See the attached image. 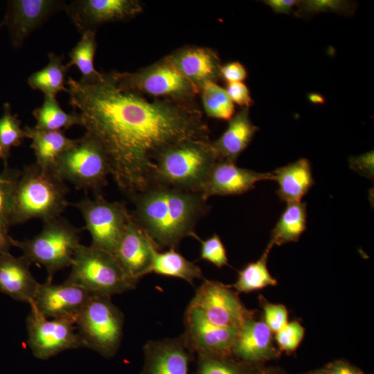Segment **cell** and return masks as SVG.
Wrapping results in <instances>:
<instances>
[{"mask_svg": "<svg viewBox=\"0 0 374 374\" xmlns=\"http://www.w3.org/2000/svg\"><path fill=\"white\" fill-rule=\"evenodd\" d=\"M30 265L22 256L0 255V292L18 301L33 302L39 283L30 270Z\"/></svg>", "mask_w": 374, "mask_h": 374, "instance_id": "obj_21", "label": "cell"}, {"mask_svg": "<svg viewBox=\"0 0 374 374\" xmlns=\"http://www.w3.org/2000/svg\"><path fill=\"white\" fill-rule=\"evenodd\" d=\"M271 331L265 322L247 320L238 330L232 353L244 361L265 356L271 345Z\"/></svg>", "mask_w": 374, "mask_h": 374, "instance_id": "obj_25", "label": "cell"}, {"mask_svg": "<svg viewBox=\"0 0 374 374\" xmlns=\"http://www.w3.org/2000/svg\"><path fill=\"white\" fill-rule=\"evenodd\" d=\"M167 58L199 90L205 82H215L220 77V57L209 48L185 47L170 54Z\"/></svg>", "mask_w": 374, "mask_h": 374, "instance_id": "obj_20", "label": "cell"}, {"mask_svg": "<svg viewBox=\"0 0 374 374\" xmlns=\"http://www.w3.org/2000/svg\"><path fill=\"white\" fill-rule=\"evenodd\" d=\"M65 5L54 0L9 1L3 19L13 47L19 48L33 31L53 14L64 9Z\"/></svg>", "mask_w": 374, "mask_h": 374, "instance_id": "obj_16", "label": "cell"}, {"mask_svg": "<svg viewBox=\"0 0 374 374\" xmlns=\"http://www.w3.org/2000/svg\"><path fill=\"white\" fill-rule=\"evenodd\" d=\"M82 213L91 237V247L112 254L124 233L130 213L123 204L108 202L101 195L74 204Z\"/></svg>", "mask_w": 374, "mask_h": 374, "instance_id": "obj_10", "label": "cell"}, {"mask_svg": "<svg viewBox=\"0 0 374 374\" xmlns=\"http://www.w3.org/2000/svg\"><path fill=\"white\" fill-rule=\"evenodd\" d=\"M330 374H356V373L348 366L338 365L331 371Z\"/></svg>", "mask_w": 374, "mask_h": 374, "instance_id": "obj_45", "label": "cell"}, {"mask_svg": "<svg viewBox=\"0 0 374 374\" xmlns=\"http://www.w3.org/2000/svg\"><path fill=\"white\" fill-rule=\"evenodd\" d=\"M112 75L120 89L154 98L193 100L200 92L167 57L135 72H112Z\"/></svg>", "mask_w": 374, "mask_h": 374, "instance_id": "obj_9", "label": "cell"}, {"mask_svg": "<svg viewBox=\"0 0 374 374\" xmlns=\"http://www.w3.org/2000/svg\"><path fill=\"white\" fill-rule=\"evenodd\" d=\"M10 226L8 223L0 221V255L10 253V248L13 247V238L8 233Z\"/></svg>", "mask_w": 374, "mask_h": 374, "instance_id": "obj_44", "label": "cell"}, {"mask_svg": "<svg viewBox=\"0 0 374 374\" xmlns=\"http://www.w3.org/2000/svg\"><path fill=\"white\" fill-rule=\"evenodd\" d=\"M217 160L211 140L177 144L165 150L157 159L153 185L202 194Z\"/></svg>", "mask_w": 374, "mask_h": 374, "instance_id": "obj_4", "label": "cell"}, {"mask_svg": "<svg viewBox=\"0 0 374 374\" xmlns=\"http://www.w3.org/2000/svg\"><path fill=\"white\" fill-rule=\"evenodd\" d=\"M225 90L233 104L236 103L242 108H249L253 104L249 90L243 82H227Z\"/></svg>", "mask_w": 374, "mask_h": 374, "instance_id": "obj_40", "label": "cell"}, {"mask_svg": "<svg viewBox=\"0 0 374 374\" xmlns=\"http://www.w3.org/2000/svg\"><path fill=\"white\" fill-rule=\"evenodd\" d=\"M273 180L271 172H258L217 160L212 168L202 195L207 199L215 195H235L248 192L260 181Z\"/></svg>", "mask_w": 374, "mask_h": 374, "instance_id": "obj_19", "label": "cell"}, {"mask_svg": "<svg viewBox=\"0 0 374 374\" xmlns=\"http://www.w3.org/2000/svg\"><path fill=\"white\" fill-rule=\"evenodd\" d=\"M196 239L201 243L200 258L202 260H206L219 268L228 265L226 251L218 235L215 233L204 240L199 237Z\"/></svg>", "mask_w": 374, "mask_h": 374, "instance_id": "obj_37", "label": "cell"}, {"mask_svg": "<svg viewBox=\"0 0 374 374\" xmlns=\"http://www.w3.org/2000/svg\"><path fill=\"white\" fill-rule=\"evenodd\" d=\"M80 244V231L60 217L44 222L42 231L30 239L12 240L13 247L19 248L30 264L46 269L51 281L57 271L71 267Z\"/></svg>", "mask_w": 374, "mask_h": 374, "instance_id": "obj_5", "label": "cell"}, {"mask_svg": "<svg viewBox=\"0 0 374 374\" xmlns=\"http://www.w3.org/2000/svg\"><path fill=\"white\" fill-rule=\"evenodd\" d=\"M26 317L28 344L33 355L47 359L63 351L84 347L72 319H48L30 305Z\"/></svg>", "mask_w": 374, "mask_h": 374, "instance_id": "obj_11", "label": "cell"}, {"mask_svg": "<svg viewBox=\"0 0 374 374\" xmlns=\"http://www.w3.org/2000/svg\"><path fill=\"white\" fill-rule=\"evenodd\" d=\"M133 220L158 248L175 249L185 238H197L195 228L208 210L200 193L152 185L130 199Z\"/></svg>", "mask_w": 374, "mask_h": 374, "instance_id": "obj_2", "label": "cell"}, {"mask_svg": "<svg viewBox=\"0 0 374 374\" xmlns=\"http://www.w3.org/2000/svg\"><path fill=\"white\" fill-rule=\"evenodd\" d=\"M55 172L64 180L71 182L76 188L92 190L101 195L110 175L107 158L91 136L85 134L57 159Z\"/></svg>", "mask_w": 374, "mask_h": 374, "instance_id": "obj_8", "label": "cell"}, {"mask_svg": "<svg viewBox=\"0 0 374 374\" xmlns=\"http://www.w3.org/2000/svg\"><path fill=\"white\" fill-rule=\"evenodd\" d=\"M304 335V329L301 325L293 321L285 324L276 332V340L281 348L287 351L295 350Z\"/></svg>", "mask_w": 374, "mask_h": 374, "instance_id": "obj_38", "label": "cell"}, {"mask_svg": "<svg viewBox=\"0 0 374 374\" xmlns=\"http://www.w3.org/2000/svg\"><path fill=\"white\" fill-rule=\"evenodd\" d=\"M71 270L65 280L87 291L112 296L136 287L114 254L91 246L80 244L74 254Z\"/></svg>", "mask_w": 374, "mask_h": 374, "instance_id": "obj_6", "label": "cell"}, {"mask_svg": "<svg viewBox=\"0 0 374 374\" xmlns=\"http://www.w3.org/2000/svg\"><path fill=\"white\" fill-rule=\"evenodd\" d=\"M48 58L49 62L44 68L29 76L28 83L33 89L42 91L44 96L56 97L57 93L67 91L65 78L69 67L63 64L62 55L51 53Z\"/></svg>", "mask_w": 374, "mask_h": 374, "instance_id": "obj_28", "label": "cell"}, {"mask_svg": "<svg viewBox=\"0 0 374 374\" xmlns=\"http://www.w3.org/2000/svg\"><path fill=\"white\" fill-rule=\"evenodd\" d=\"M271 173L273 181L278 184V196L287 203L301 202L314 183L310 163L304 158L278 168Z\"/></svg>", "mask_w": 374, "mask_h": 374, "instance_id": "obj_23", "label": "cell"}, {"mask_svg": "<svg viewBox=\"0 0 374 374\" xmlns=\"http://www.w3.org/2000/svg\"><path fill=\"white\" fill-rule=\"evenodd\" d=\"M96 48V32L89 30L82 33L81 39L69 53L70 61L66 66L69 68L75 66L82 73L80 80L82 82H93L102 75L93 65Z\"/></svg>", "mask_w": 374, "mask_h": 374, "instance_id": "obj_30", "label": "cell"}, {"mask_svg": "<svg viewBox=\"0 0 374 374\" xmlns=\"http://www.w3.org/2000/svg\"><path fill=\"white\" fill-rule=\"evenodd\" d=\"M0 158L3 160V155L1 149L0 148Z\"/></svg>", "mask_w": 374, "mask_h": 374, "instance_id": "obj_48", "label": "cell"}, {"mask_svg": "<svg viewBox=\"0 0 374 374\" xmlns=\"http://www.w3.org/2000/svg\"><path fill=\"white\" fill-rule=\"evenodd\" d=\"M296 12L301 15H312L319 12H332L339 14H350L354 6L347 1L340 0H308L299 2Z\"/></svg>", "mask_w": 374, "mask_h": 374, "instance_id": "obj_35", "label": "cell"}, {"mask_svg": "<svg viewBox=\"0 0 374 374\" xmlns=\"http://www.w3.org/2000/svg\"><path fill=\"white\" fill-rule=\"evenodd\" d=\"M24 128L32 139L35 163L48 170H55L57 159L75 140L67 138L63 131H44L28 125Z\"/></svg>", "mask_w": 374, "mask_h": 374, "instance_id": "obj_24", "label": "cell"}, {"mask_svg": "<svg viewBox=\"0 0 374 374\" xmlns=\"http://www.w3.org/2000/svg\"><path fill=\"white\" fill-rule=\"evenodd\" d=\"M224 356L197 355V374H244Z\"/></svg>", "mask_w": 374, "mask_h": 374, "instance_id": "obj_36", "label": "cell"}, {"mask_svg": "<svg viewBox=\"0 0 374 374\" xmlns=\"http://www.w3.org/2000/svg\"><path fill=\"white\" fill-rule=\"evenodd\" d=\"M21 125L17 115L12 114L10 105L4 103L3 114L0 117V148L3 152L5 168L8 167L11 148L20 145L25 139H29L28 132L21 128Z\"/></svg>", "mask_w": 374, "mask_h": 374, "instance_id": "obj_33", "label": "cell"}, {"mask_svg": "<svg viewBox=\"0 0 374 374\" xmlns=\"http://www.w3.org/2000/svg\"><path fill=\"white\" fill-rule=\"evenodd\" d=\"M351 168L368 177L373 175V152H369L350 159Z\"/></svg>", "mask_w": 374, "mask_h": 374, "instance_id": "obj_42", "label": "cell"}, {"mask_svg": "<svg viewBox=\"0 0 374 374\" xmlns=\"http://www.w3.org/2000/svg\"><path fill=\"white\" fill-rule=\"evenodd\" d=\"M186 346L197 355L224 356L232 353L238 331L214 325L198 308L188 304L184 314Z\"/></svg>", "mask_w": 374, "mask_h": 374, "instance_id": "obj_13", "label": "cell"}, {"mask_svg": "<svg viewBox=\"0 0 374 374\" xmlns=\"http://www.w3.org/2000/svg\"><path fill=\"white\" fill-rule=\"evenodd\" d=\"M69 103L81 126L104 151L118 188L130 199L153 185L162 152L193 140H210L193 100L148 99L120 89L109 73L93 82L69 78Z\"/></svg>", "mask_w": 374, "mask_h": 374, "instance_id": "obj_1", "label": "cell"}, {"mask_svg": "<svg viewBox=\"0 0 374 374\" xmlns=\"http://www.w3.org/2000/svg\"><path fill=\"white\" fill-rule=\"evenodd\" d=\"M5 26V23H4V21L3 19H2L0 22V29Z\"/></svg>", "mask_w": 374, "mask_h": 374, "instance_id": "obj_47", "label": "cell"}, {"mask_svg": "<svg viewBox=\"0 0 374 374\" xmlns=\"http://www.w3.org/2000/svg\"><path fill=\"white\" fill-rule=\"evenodd\" d=\"M93 294L66 281L55 285L46 280L39 283L34 299L29 305L46 318L76 321L78 313Z\"/></svg>", "mask_w": 374, "mask_h": 374, "instance_id": "obj_15", "label": "cell"}, {"mask_svg": "<svg viewBox=\"0 0 374 374\" xmlns=\"http://www.w3.org/2000/svg\"><path fill=\"white\" fill-rule=\"evenodd\" d=\"M143 350L144 363L141 374H189L193 353L182 336L149 341Z\"/></svg>", "mask_w": 374, "mask_h": 374, "instance_id": "obj_18", "label": "cell"}, {"mask_svg": "<svg viewBox=\"0 0 374 374\" xmlns=\"http://www.w3.org/2000/svg\"><path fill=\"white\" fill-rule=\"evenodd\" d=\"M33 115L37 121L34 127L39 130L62 131L82 123L77 112H65L56 97L53 96H45L43 104L33 112Z\"/></svg>", "mask_w": 374, "mask_h": 374, "instance_id": "obj_29", "label": "cell"}, {"mask_svg": "<svg viewBox=\"0 0 374 374\" xmlns=\"http://www.w3.org/2000/svg\"><path fill=\"white\" fill-rule=\"evenodd\" d=\"M306 204L301 202L287 203L271 235L268 245H280L296 242L306 229Z\"/></svg>", "mask_w": 374, "mask_h": 374, "instance_id": "obj_27", "label": "cell"}, {"mask_svg": "<svg viewBox=\"0 0 374 374\" xmlns=\"http://www.w3.org/2000/svg\"><path fill=\"white\" fill-rule=\"evenodd\" d=\"M19 174L20 171L8 167L0 174V221L10 225L14 193Z\"/></svg>", "mask_w": 374, "mask_h": 374, "instance_id": "obj_34", "label": "cell"}, {"mask_svg": "<svg viewBox=\"0 0 374 374\" xmlns=\"http://www.w3.org/2000/svg\"><path fill=\"white\" fill-rule=\"evenodd\" d=\"M68 188L55 170L43 168L36 163L20 171L13 198L10 225L32 219L44 222L60 217L68 206Z\"/></svg>", "mask_w": 374, "mask_h": 374, "instance_id": "obj_3", "label": "cell"}, {"mask_svg": "<svg viewBox=\"0 0 374 374\" xmlns=\"http://www.w3.org/2000/svg\"><path fill=\"white\" fill-rule=\"evenodd\" d=\"M64 9L74 25L82 33L107 22L130 19L143 10L135 0H76Z\"/></svg>", "mask_w": 374, "mask_h": 374, "instance_id": "obj_14", "label": "cell"}, {"mask_svg": "<svg viewBox=\"0 0 374 374\" xmlns=\"http://www.w3.org/2000/svg\"><path fill=\"white\" fill-rule=\"evenodd\" d=\"M124 316L111 296L93 294L78 313L75 327L84 347L106 358L114 357L120 346Z\"/></svg>", "mask_w": 374, "mask_h": 374, "instance_id": "obj_7", "label": "cell"}, {"mask_svg": "<svg viewBox=\"0 0 374 374\" xmlns=\"http://www.w3.org/2000/svg\"><path fill=\"white\" fill-rule=\"evenodd\" d=\"M271 247L268 245L265 251L257 261L249 263L238 271L233 286L239 292L248 293L269 285H276L277 281L269 272L267 260Z\"/></svg>", "mask_w": 374, "mask_h": 374, "instance_id": "obj_31", "label": "cell"}, {"mask_svg": "<svg viewBox=\"0 0 374 374\" xmlns=\"http://www.w3.org/2000/svg\"><path fill=\"white\" fill-rule=\"evenodd\" d=\"M206 114L211 118L229 121L235 112L234 104L225 89L215 82L208 81L200 89Z\"/></svg>", "mask_w": 374, "mask_h": 374, "instance_id": "obj_32", "label": "cell"}, {"mask_svg": "<svg viewBox=\"0 0 374 374\" xmlns=\"http://www.w3.org/2000/svg\"><path fill=\"white\" fill-rule=\"evenodd\" d=\"M154 273L165 276L178 278L193 284L197 278H202L201 268L188 260L175 249L160 252L155 250L148 274Z\"/></svg>", "mask_w": 374, "mask_h": 374, "instance_id": "obj_26", "label": "cell"}, {"mask_svg": "<svg viewBox=\"0 0 374 374\" xmlns=\"http://www.w3.org/2000/svg\"><path fill=\"white\" fill-rule=\"evenodd\" d=\"M310 101L315 104H322L325 102L324 98L317 93H312L308 96Z\"/></svg>", "mask_w": 374, "mask_h": 374, "instance_id": "obj_46", "label": "cell"}, {"mask_svg": "<svg viewBox=\"0 0 374 374\" xmlns=\"http://www.w3.org/2000/svg\"><path fill=\"white\" fill-rule=\"evenodd\" d=\"M258 130L251 121L249 108H242L229 120L223 134L217 140L211 141L218 160L235 163Z\"/></svg>", "mask_w": 374, "mask_h": 374, "instance_id": "obj_22", "label": "cell"}, {"mask_svg": "<svg viewBox=\"0 0 374 374\" xmlns=\"http://www.w3.org/2000/svg\"><path fill=\"white\" fill-rule=\"evenodd\" d=\"M247 75L246 69L238 61L226 63L220 68V77L227 82H242Z\"/></svg>", "mask_w": 374, "mask_h": 374, "instance_id": "obj_41", "label": "cell"}, {"mask_svg": "<svg viewBox=\"0 0 374 374\" xmlns=\"http://www.w3.org/2000/svg\"><path fill=\"white\" fill-rule=\"evenodd\" d=\"M189 305L200 309L214 325L238 331L251 319L238 295L218 281L204 280Z\"/></svg>", "mask_w": 374, "mask_h": 374, "instance_id": "obj_12", "label": "cell"}, {"mask_svg": "<svg viewBox=\"0 0 374 374\" xmlns=\"http://www.w3.org/2000/svg\"><path fill=\"white\" fill-rule=\"evenodd\" d=\"M300 1L296 0H267L265 3L276 13L290 14Z\"/></svg>", "mask_w": 374, "mask_h": 374, "instance_id": "obj_43", "label": "cell"}, {"mask_svg": "<svg viewBox=\"0 0 374 374\" xmlns=\"http://www.w3.org/2000/svg\"><path fill=\"white\" fill-rule=\"evenodd\" d=\"M265 323L271 331L277 332L288 323L285 307L279 304H267L264 307Z\"/></svg>", "mask_w": 374, "mask_h": 374, "instance_id": "obj_39", "label": "cell"}, {"mask_svg": "<svg viewBox=\"0 0 374 374\" xmlns=\"http://www.w3.org/2000/svg\"><path fill=\"white\" fill-rule=\"evenodd\" d=\"M155 250H159L158 247L130 214L124 233L114 253L126 275L138 281L148 274Z\"/></svg>", "mask_w": 374, "mask_h": 374, "instance_id": "obj_17", "label": "cell"}]
</instances>
